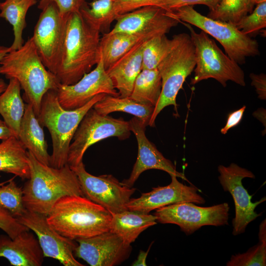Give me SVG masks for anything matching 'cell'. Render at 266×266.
Segmentation results:
<instances>
[{
    "label": "cell",
    "instance_id": "cell-10",
    "mask_svg": "<svg viewBox=\"0 0 266 266\" xmlns=\"http://www.w3.org/2000/svg\"><path fill=\"white\" fill-rule=\"evenodd\" d=\"M42 10L32 36L44 66L55 75L65 41L67 19L56 3L47 0L38 7Z\"/></svg>",
    "mask_w": 266,
    "mask_h": 266
},
{
    "label": "cell",
    "instance_id": "cell-34",
    "mask_svg": "<svg viewBox=\"0 0 266 266\" xmlns=\"http://www.w3.org/2000/svg\"><path fill=\"white\" fill-rule=\"evenodd\" d=\"M227 266H266V242H260L243 253L232 255Z\"/></svg>",
    "mask_w": 266,
    "mask_h": 266
},
{
    "label": "cell",
    "instance_id": "cell-49",
    "mask_svg": "<svg viewBox=\"0 0 266 266\" xmlns=\"http://www.w3.org/2000/svg\"><path fill=\"white\" fill-rule=\"evenodd\" d=\"M3 123H4V121L0 120V124H2Z\"/></svg>",
    "mask_w": 266,
    "mask_h": 266
},
{
    "label": "cell",
    "instance_id": "cell-44",
    "mask_svg": "<svg viewBox=\"0 0 266 266\" xmlns=\"http://www.w3.org/2000/svg\"><path fill=\"white\" fill-rule=\"evenodd\" d=\"M259 239L260 242H266V221L263 220L260 225Z\"/></svg>",
    "mask_w": 266,
    "mask_h": 266
},
{
    "label": "cell",
    "instance_id": "cell-8",
    "mask_svg": "<svg viewBox=\"0 0 266 266\" xmlns=\"http://www.w3.org/2000/svg\"><path fill=\"white\" fill-rule=\"evenodd\" d=\"M180 23L188 29L195 47L196 66L194 77L191 80V85L213 78L224 87L228 81L245 86L243 70L222 51L208 34L202 31L198 33L190 24L182 21Z\"/></svg>",
    "mask_w": 266,
    "mask_h": 266
},
{
    "label": "cell",
    "instance_id": "cell-46",
    "mask_svg": "<svg viewBox=\"0 0 266 266\" xmlns=\"http://www.w3.org/2000/svg\"><path fill=\"white\" fill-rule=\"evenodd\" d=\"M7 86V84L5 83L4 81L0 78V96L5 90Z\"/></svg>",
    "mask_w": 266,
    "mask_h": 266
},
{
    "label": "cell",
    "instance_id": "cell-22",
    "mask_svg": "<svg viewBox=\"0 0 266 266\" xmlns=\"http://www.w3.org/2000/svg\"><path fill=\"white\" fill-rule=\"evenodd\" d=\"M18 139L28 151L40 163L50 166V155L42 127L39 124L31 104H25Z\"/></svg>",
    "mask_w": 266,
    "mask_h": 266
},
{
    "label": "cell",
    "instance_id": "cell-33",
    "mask_svg": "<svg viewBox=\"0 0 266 266\" xmlns=\"http://www.w3.org/2000/svg\"><path fill=\"white\" fill-rule=\"evenodd\" d=\"M0 207L15 218L25 211L23 201V190L15 182L11 180L7 184L0 186Z\"/></svg>",
    "mask_w": 266,
    "mask_h": 266
},
{
    "label": "cell",
    "instance_id": "cell-14",
    "mask_svg": "<svg viewBox=\"0 0 266 266\" xmlns=\"http://www.w3.org/2000/svg\"><path fill=\"white\" fill-rule=\"evenodd\" d=\"M16 218L36 234L44 257L57 260L64 266H84L74 256L77 244L53 229L47 222L46 216L26 209Z\"/></svg>",
    "mask_w": 266,
    "mask_h": 266
},
{
    "label": "cell",
    "instance_id": "cell-7",
    "mask_svg": "<svg viewBox=\"0 0 266 266\" xmlns=\"http://www.w3.org/2000/svg\"><path fill=\"white\" fill-rule=\"evenodd\" d=\"M167 12L180 21L195 26L215 38L223 46L226 54L238 65L245 63L247 57L260 55L257 41L243 33L232 23L205 16L192 5Z\"/></svg>",
    "mask_w": 266,
    "mask_h": 266
},
{
    "label": "cell",
    "instance_id": "cell-2",
    "mask_svg": "<svg viewBox=\"0 0 266 266\" xmlns=\"http://www.w3.org/2000/svg\"><path fill=\"white\" fill-rule=\"evenodd\" d=\"M100 33L85 22L80 12L68 15L66 33L56 76L61 84L79 81L100 59Z\"/></svg>",
    "mask_w": 266,
    "mask_h": 266
},
{
    "label": "cell",
    "instance_id": "cell-30",
    "mask_svg": "<svg viewBox=\"0 0 266 266\" xmlns=\"http://www.w3.org/2000/svg\"><path fill=\"white\" fill-rule=\"evenodd\" d=\"M114 1L115 0H92L83 6L80 13L90 27L100 33H107L116 19L113 12Z\"/></svg>",
    "mask_w": 266,
    "mask_h": 266
},
{
    "label": "cell",
    "instance_id": "cell-12",
    "mask_svg": "<svg viewBox=\"0 0 266 266\" xmlns=\"http://www.w3.org/2000/svg\"><path fill=\"white\" fill-rule=\"evenodd\" d=\"M70 168L78 177L83 196L112 214L127 210V204L135 188L127 186L111 174L98 176L91 174L82 161Z\"/></svg>",
    "mask_w": 266,
    "mask_h": 266
},
{
    "label": "cell",
    "instance_id": "cell-28",
    "mask_svg": "<svg viewBox=\"0 0 266 266\" xmlns=\"http://www.w3.org/2000/svg\"><path fill=\"white\" fill-rule=\"evenodd\" d=\"M37 0H5L0 3V17L12 26L14 39L10 51L19 49L24 44L23 33L26 27V17L29 8Z\"/></svg>",
    "mask_w": 266,
    "mask_h": 266
},
{
    "label": "cell",
    "instance_id": "cell-41",
    "mask_svg": "<svg viewBox=\"0 0 266 266\" xmlns=\"http://www.w3.org/2000/svg\"><path fill=\"white\" fill-rule=\"evenodd\" d=\"M245 108L246 106L244 105L239 109L235 110L228 115L225 126L221 129V133L226 134L230 129L235 127L240 122Z\"/></svg>",
    "mask_w": 266,
    "mask_h": 266
},
{
    "label": "cell",
    "instance_id": "cell-18",
    "mask_svg": "<svg viewBox=\"0 0 266 266\" xmlns=\"http://www.w3.org/2000/svg\"><path fill=\"white\" fill-rule=\"evenodd\" d=\"M170 176L171 181L169 184L153 188L152 191L142 193L138 198L131 199L127 204V209L149 213L153 210L173 203H205V200L198 193L199 190L197 188L180 182L175 175Z\"/></svg>",
    "mask_w": 266,
    "mask_h": 266
},
{
    "label": "cell",
    "instance_id": "cell-40",
    "mask_svg": "<svg viewBox=\"0 0 266 266\" xmlns=\"http://www.w3.org/2000/svg\"><path fill=\"white\" fill-rule=\"evenodd\" d=\"M251 85L253 86L258 94V98L262 100L266 99V75L264 73L250 74Z\"/></svg>",
    "mask_w": 266,
    "mask_h": 266
},
{
    "label": "cell",
    "instance_id": "cell-42",
    "mask_svg": "<svg viewBox=\"0 0 266 266\" xmlns=\"http://www.w3.org/2000/svg\"><path fill=\"white\" fill-rule=\"evenodd\" d=\"M11 136L16 137L13 131L5 123L0 124V139L5 140Z\"/></svg>",
    "mask_w": 266,
    "mask_h": 266
},
{
    "label": "cell",
    "instance_id": "cell-26",
    "mask_svg": "<svg viewBox=\"0 0 266 266\" xmlns=\"http://www.w3.org/2000/svg\"><path fill=\"white\" fill-rule=\"evenodd\" d=\"M144 37L122 32L103 34L100 40V52L105 69L124 55Z\"/></svg>",
    "mask_w": 266,
    "mask_h": 266
},
{
    "label": "cell",
    "instance_id": "cell-47",
    "mask_svg": "<svg viewBox=\"0 0 266 266\" xmlns=\"http://www.w3.org/2000/svg\"><path fill=\"white\" fill-rule=\"evenodd\" d=\"M266 0H251V2L253 5L258 4L264 2H266Z\"/></svg>",
    "mask_w": 266,
    "mask_h": 266
},
{
    "label": "cell",
    "instance_id": "cell-48",
    "mask_svg": "<svg viewBox=\"0 0 266 266\" xmlns=\"http://www.w3.org/2000/svg\"><path fill=\"white\" fill-rule=\"evenodd\" d=\"M47 0H40L39 4H42V3H44Z\"/></svg>",
    "mask_w": 266,
    "mask_h": 266
},
{
    "label": "cell",
    "instance_id": "cell-21",
    "mask_svg": "<svg viewBox=\"0 0 266 266\" xmlns=\"http://www.w3.org/2000/svg\"><path fill=\"white\" fill-rule=\"evenodd\" d=\"M145 41L135 45L105 70L120 97H129L131 95L134 81L142 70Z\"/></svg>",
    "mask_w": 266,
    "mask_h": 266
},
{
    "label": "cell",
    "instance_id": "cell-11",
    "mask_svg": "<svg viewBox=\"0 0 266 266\" xmlns=\"http://www.w3.org/2000/svg\"><path fill=\"white\" fill-rule=\"evenodd\" d=\"M230 206L224 202L209 207L196 205L193 202L173 203L156 209L157 222L178 226L190 235L204 226L228 225Z\"/></svg>",
    "mask_w": 266,
    "mask_h": 266
},
{
    "label": "cell",
    "instance_id": "cell-4",
    "mask_svg": "<svg viewBox=\"0 0 266 266\" xmlns=\"http://www.w3.org/2000/svg\"><path fill=\"white\" fill-rule=\"evenodd\" d=\"M112 214L84 196L59 199L46 216L49 225L72 240L90 237L110 230Z\"/></svg>",
    "mask_w": 266,
    "mask_h": 266
},
{
    "label": "cell",
    "instance_id": "cell-35",
    "mask_svg": "<svg viewBox=\"0 0 266 266\" xmlns=\"http://www.w3.org/2000/svg\"><path fill=\"white\" fill-rule=\"evenodd\" d=\"M243 33L250 35L266 27V1L257 4L250 13L242 18L235 25Z\"/></svg>",
    "mask_w": 266,
    "mask_h": 266
},
{
    "label": "cell",
    "instance_id": "cell-9",
    "mask_svg": "<svg viewBox=\"0 0 266 266\" xmlns=\"http://www.w3.org/2000/svg\"><path fill=\"white\" fill-rule=\"evenodd\" d=\"M131 133L129 121L100 114L93 107L85 115L73 135L67 164L70 167L78 165L87 149L96 142L110 137L124 140L129 137Z\"/></svg>",
    "mask_w": 266,
    "mask_h": 266
},
{
    "label": "cell",
    "instance_id": "cell-39",
    "mask_svg": "<svg viewBox=\"0 0 266 266\" xmlns=\"http://www.w3.org/2000/svg\"><path fill=\"white\" fill-rule=\"evenodd\" d=\"M56 4L60 13L66 16L72 13L79 12L87 2L86 0H51Z\"/></svg>",
    "mask_w": 266,
    "mask_h": 266
},
{
    "label": "cell",
    "instance_id": "cell-43",
    "mask_svg": "<svg viewBox=\"0 0 266 266\" xmlns=\"http://www.w3.org/2000/svg\"><path fill=\"white\" fill-rule=\"evenodd\" d=\"M151 245L152 244H150L149 247L146 251H144L142 250L140 251L136 260L133 263L132 266H146V260Z\"/></svg>",
    "mask_w": 266,
    "mask_h": 266
},
{
    "label": "cell",
    "instance_id": "cell-13",
    "mask_svg": "<svg viewBox=\"0 0 266 266\" xmlns=\"http://www.w3.org/2000/svg\"><path fill=\"white\" fill-rule=\"evenodd\" d=\"M218 179L225 192L232 195L235 206V217L232 220V233L237 235L244 233L248 225L261 215L255 211L256 207L266 200L265 197L253 202L250 196L243 187L242 180L245 178H255L251 171L236 164L229 166L219 165Z\"/></svg>",
    "mask_w": 266,
    "mask_h": 266
},
{
    "label": "cell",
    "instance_id": "cell-27",
    "mask_svg": "<svg viewBox=\"0 0 266 266\" xmlns=\"http://www.w3.org/2000/svg\"><path fill=\"white\" fill-rule=\"evenodd\" d=\"M99 113L108 115L115 111L124 112L134 115L146 126L152 115L155 106L136 102L130 97L122 98L109 95L105 96L93 106Z\"/></svg>",
    "mask_w": 266,
    "mask_h": 266
},
{
    "label": "cell",
    "instance_id": "cell-36",
    "mask_svg": "<svg viewBox=\"0 0 266 266\" xmlns=\"http://www.w3.org/2000/svg\"><path fill=\"white\" fill-rule=\"evenodd\" d=\"M0 229L11 238L30 230L21 224L17 219L5 209L0 207Z\"/></svg>",
    "mask_w": 266,
    "mask_h": 266
},
{
    "label": "cell",
    "instance_id": "cell-38",
    "mask_svg": "<svg viewBox=\"0 0 266 266\" xmlns=\"http://www.w3.org/2000/svg\"><path fill=\"white\" fill-rule=\"evenodd\" d=\"M220 0H164L156 6L167 11L187 5L203 4L207 6L209 10L213 9Z\"/></svg>",
    "mask_w": 266,
    "mask_h": 266
},
{
    "label": "cell",
    "instance_id": "cell-15",
    "mask_svg": "<svg viewBox=\"0 0 266 266\" xmlns=\"http://www.w3.org/2000/svg\"><path fill=\"white\" fill-rule=\"evenodd\" d=\"M115 21V26L110 32L137 35L147 40L166 34L180 22L168 14L165 9L155 5L144 6L118 15Z\"/></svg>",
    "mask_w": 266,
    "mask_h": 266
},
{
    "label": "cell",
    "instance_id": "cell-3",
    "mask_svg": "<svg viewBox=\"0 0 266 266\" xmlns=\"http://www.w3.org/2000/svg\"><path fill=\"white\" fill-rule=\"evenodd\" d=\"M0 74L17 80L36 117L44 95L50 90H57L61 84L43 65L32 37L20 48L9 51L4 57L0 63Z\"/></svg>",
    "mask_w": 266,
    "mask_h": 266
},
{
    "label": "cell",
    "instance_id": "cell-23",
    "mask_svg": "<svg viewBox=\"0 0 266 266\" xmlns=\"http://www.w3.org/2000/svg\"><path fill=\"white\" fill-rule=\"evenodd\" d=\"M157 223L154 215L127 209L112 214L109 231L117 234L125 243L131 244L142 232Z\"/></svg>",
    "mask_w": 266,
    "mask_h": 266
},
{
    "label": "cell",
    "instance_id": "cell-6",
    "mask_svg": "<svg viewBox=\"0 0 266 266\" xmlns=\"http://www.w3.org/2000/svg\"><path fill=\"white\" fill-rule=\"evenodd\" d=\"M170 40L167 51L157 66L162 79V91L149 123L151 127L155 126L157 116L165 107L173 105L177 109L178 93L196 66L195 47L190 35L178 33Z\"/></svg>",
    "mask_w": 266,
    "mask_h": 266
},
{
    "label": "cell",
    "instance_id": "cell-19",
    "mask_svg": "<svg viewBox=\"0 0 266 266\" xmlns=\"http://www.w3.org/2000/svg\"><path fill=\"white\" fill-rule=\"evenodd\" d=\"M129 122L130 130L137 140L138 154L130 176L122 182L129 187H133L143 172L151 169L162 170L169 175L174 174L188 181L183 173L176 170L173 163L166 158L154 144L148 139L145 132L146 126L135 117Z\"/></svg>",
    "mask_w": 266,
    "mask_h": 266
},
{
    "label": "cell",
    "instance_id": "cell-24",
    "mask_svg": "<svg viewBox=\"0 0 266 266\" xmlns=\"http://www.w3.org/2000/svg\"><path fill=\"white\" fill-rule=\"evenodd\" d=\"M0 171L13 174L22 179L30 178L28 151L15 136L2 140L0 143Z\"/></svg>",
    "mask_w": 266,
    "mask_h": 266
},
{
    "label": "cell",
    "instance_id": "cell-20",
    "mask_svg": "<svg viewBox=\"0 0 266 266\" xmlns=\"http://www.w3.org/2000/svg\"><path fill=\"white\" fill-rule=\"evenodd\" d=\"M0 257L6 259L12 266H40L44 257L37 238L29 230L13 239L0 235Z\"/></svg>",
    "mask_w": 266,
    "mask_h": 266
},
{
    "label": "cell",
    "instance_id": "cell-29",
    "mask_svg": "<svg viewBox=\"0 0 266 266\" xmlns=\"http://www.w3.org/2000/svg\"><path fill=\"white\" fill-rule=\"evenodd\" d=\"M161 91L162 79L158 69H142L129 97L140 103L155 106Z\"/></svg>",
    "mask_w": 266,
    "mask_h": 266
},
{
    "label": "cell",
    "instance_id": "cell-32",
    "mask_svg": "<svg viewBox=\"0 0 266 266\" xmlns=\"http://www.w3.org/2000/svg\"><path fill=\"white\" fill-rule=\"evenodd\" d=\"M170 41L166 34L157 35L146 40L142 51V69L157 68L169 47Z\"/></svg>",
    "mask_w": 266,
    "mask_h": 266
},
{
    "label": "cell",
    "instance_id": "cell-25",
    "mask_svg": "<svg viewBox=\"0 0 266 266\" xmlns=\"http://www.w3.org/2000/svg\"><path fill=\"white\" fill-rule=\"evenodd\" d=\"M21 89L17 80L10 78L5 90L0 96V114L5 124L18 138L25 109V104L20 94Z\"/></svg>",
    "mask_w": 266,
    "mask_h": 266
},
{
    "label": "cell",
    "instance_id": "cell-50",
    "mask_svg": "<svg viewBox=\"0 0 266 266\" xmlns=\"http://www.w3.org/2000/svg\"></svg>",
    "mask_w": 266,
    "mask_h": 266
},
{
    "label": "cell",
    "instance_id": "cell-37",
    "mask_svg": "<svg viewBox=\"0 0 266 266\" xmlns=\"http://www.w3.org/2000/svg\"><path fill=\"white\" fill-rule=\"evenodd\" d=\"M164 0H115L113 12L116 17L139 8L150 6H156Z\"/></svg>",
    "mask_w": 266,
    "mask_h": 266
},
{
    "label": "cell",
    "instance_id": "cell-1",
    "mask_svg": "<svg viewBox=\"0 0 266 266\" xmlns=\"http://www.w3.org/2000/svg\"><path fill=\"white\" fill-rule=\"evenodd\" d=\"M28 156L30 175L22 189L26 209L47 216L61 198L83 196L78 177L67 164L56 168L40 163L28 151Z\"/></svg>",
    "mask_w": 266,
    "mask_h": 266
},
{
    "label": "cell",
    "instance_id": "cell-31",
    "mask_svg": "<svg viewBox=\"0 0 266 266\" xmlns=\"http://www.w3.org/2000/svg\"><path fill=\"white\" fill-rule=\"evenodd\" d=\"M253 6L251 0H220L207 17L235 25L252 11Z\"/></svg>",
    "mask_w": 266,
    "mask_h": 266
},
{
    "label": "cell",
    "instance_id": "cell-45",
    "mask_svg": "<svg viewBox=\"0 0 266 266\" xmlns=\"http://www.w3.org/2000/svg\"><path fill=\"white\" fill-rule=\"evenodd\" d=\"M10 51L9 47L0 45V63L4 57Z\"/></svg>",
    "mask_w": 266,
    "mask_h": 266
},
{
    "label": "cell",
    "instance_id": "cell-17",
    "mask_svg": "<svg viewBox=\"0 0 266 266\" xmlns=\"http://www.w3.org/2000/svg\"><path fill=\"white\" fill-rule=\"evenodd\" d=\"M75 241V255L91 266L118 265L130 257L132 249L131 244L110 231Z\"/></svg>",
    "mask_w": 266,
    "mask_h": 266
},
{
    "label": "cell",
    "instance_id": "cell-5",
    "mask_svg": "<svg viewBox=\"0 0 266 266\" xmlns=\"http://www.w3.org/2000/svg\"><path fill=\"white\" fill-rule=\"evenodd\" d=\"M105 94L94 97L83 106L74 109H64L59 103L57 90H50L43 97L37 118L42 127L49 131L52 142L50 166L60 168L67 164L70 144L83 118Z\"/></svg>",
    "mask_w": 266,
    "mask_h": 266
},
{
    "label": "cell",
    "instance_id": "cell-16",
    "mask_svg": "<svg viewBox=\"0 0 266 266\" xmlns=\"http://www.w3.org/2000/svg\"><path fill=\"white\" fill-rule=\"evenodd\" d=\"M100 94L119 96L106 72L101 57L96 67L77 82L72 85L60 84L57 90L59 103L66 110L80 108Z\"/></svg>",
    "mask_w": 266,
    "mask_h": 266
}]
</instances>
